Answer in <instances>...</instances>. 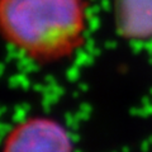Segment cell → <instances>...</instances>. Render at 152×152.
<instances>
[{
    "mask_svg": "<svg viewBox=\"0 0 152 152\" xmlns=\"http://www.w3.org/2000/svg\"><path fill=\"white\" fill-rule=\"evenodd\" d=\"M115 26L131 41L152 38V0H115Z\"/></svg>",
    "mask_w": 152,
    "mask_h": 152,
    "instance_id": "cell-3",
    "label": "cell"
},
{
    "mask_svg": "<svg viewBox=\"0 0 152 152\" xmlns=\"http://www.w3.org/2000/svg\"><path fill=\"white\" fill-rule=\"evenodd\" d=\"M0 26L7 42L37 64L72 56L85 39L84 0H0Z\"/></svg>",
    "mask_w": 152,
    "mask_h": 152,
    "instance_id": "cell-1",
    "label": "cell"
},
{
    "mask_svg": "<svg viewBox=\"0 0 152 152\" xmlns=\"http://www.w3.org/2000/svg\"><path fill=\"white\" fill-rule=\"evenodd\" d=\"M3 152H75V148L62 123L39 115L17 123L4 140Z\"/></svg>",
    "mask_w": 152,
    "mask_h": 152,
    "instance_id": "cell-2",
    "label": "cell"
}]
</instances>
